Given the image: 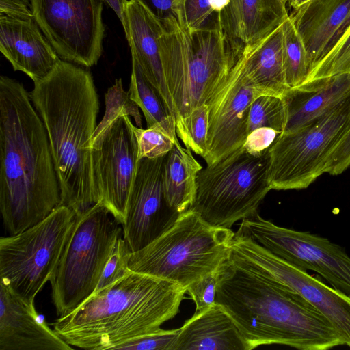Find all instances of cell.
<instances>
[{
  "mask_svg": "<svg viewBox=\"0 0 350 350\" xmlns=\"http://www.w3.org/2000/svg\"><path fill=\"white\" fill-rule=\"evenodd\" d=\"M23 85L0 77V210L8 235L37 224L62 203L46 131Z\"/></svg>",
  "mask_w": 350,
  "mask_h": 350,
  "instance_id": "1",
  "label": "cell"
},
{
  "mask_svg": "<svg viewBox=\"0 0 350 350\" xmlns=\"http://www.w3.org/2000/svg\"><path fill=\"white\" fill-rule=\"evenodd\" d=\"M29 94L46 131L62 203L82 213L99 202L90 148L99 111L92 76L59 59Z\"/></svg>",
  "mask_w": 350,
  "mask_h": 350,
  "instance_id": "2",
  "label": "cell"
},
{
  "mask_svg": "<svg viewBox=\"0 0 350 350\" xmlns=\"http://www.w3.org/2000/svg\"><path fill=\"white\" fill-rule=\"evenodd\" d=\"M219 270L216 303L230 315L250 350L273 344L300 350L342 345L329 321L296 292L229 258Z\"/></svg>",
  "mask_w": 350,
  "mask_h": 350,
  "instance_id": "3",
  "label": "cell"
},
{
  "mask_svg": "<svg viewBox=\"0 0 350 350\" xmlns=\"http://www.w3.org/2000/svg\"><path fill=\"white\" fill-rule=\"evenodd\" d=\"M186 292L174 282L130 270L52 325L73 347L114 350L174 318Z\"/></svg>",
  "mask_w": 350,
  "mask_h": 350,
  "instance_id": "4",
  "label": "cell"
},
{
  "mask_svg": "<svg viewBox=\"0 0 350 350\" xmlns=\"http://www.w3.org/2000/svg\"><path fill=\"white\" fill-rule=\"evenodd\" d=\"M163 22L160 55L177 126L194 109L207 103L238 57L218 23L191 31L174 17Z\"/></svg>",
  "mask_w": 350,
  "mask_h": 350,
  "instance_id": "5",
  "label": "cell"
},
{
  "mask_svg": "<svg viewBox=\"0 0 350 350\" xmlns=\"http://www.w3.org/2000/svg\"><path fill=\"white\" fill-rule=\"evenodd\" d=\"M234 234L230 228L209 225L188 208L163 234L130 252L128 267L132 271L174 282L187 291L229 258Z\"/></svg>",
  "mask_w": 350,
  "mask_h": 350,
  "instance_id": "6",
  "label": "cell"
},
{
  "mask_svg": "<svg viewBox=\"0 0 350 350\" xmlns=\"http://www.w3.org/2000/svg\"><path fill=\"white\" fill-rule=\"evenodd\" d=\"M122 234L121 223L101 202L76 215L70 237L49 281L59 317L70 313L92 295Z\"/></svg>",
  "mask_w": 350,
  "mask_h": 350,
  "instance_id": "7",
  "label": "cell"
},
{
  "mask_svg": "<svg viewBox=\"0 0 350 350\" xmlns=\"http://www.w3.org/2000/svg\"><path fill=\"white\" fill-rule=\"evenodd\" d=\"M268 152L262 156L243 147L198 174L196 191L189 208L209 225L230 228L256 212L271 190L268 179Z\"/></svg>",
  "mask_w": 350,
  "mask_h": 350,
  "instance_id": "8",
  "label": "cell"
},
{
  "mask_svg": "<svg viewBox=\"0 0 350 350\" xmlns=\"http://www.w3.org/2000/svg\"><path fill=\"white\" fill-rule=\"evenodd\" d=\"M75 212L60 205L37 224L0 239V279L14 293L34 304L50 281L70 237Z\"/></svg>",
  "mask_w": 350,
  "mask_h": 350,
  "instance_id": "9",
  "label": "cell"
},
{
  "mask_svg": "<svg viewBox=\"0 0 350 350\" xmlns=\"http://www.w3.org/2000/svg\"><path fill=\"white\" fill-rule=\"evenodd\" d=\"M350 124V98L318 120L282 133L268 151L271 189L308 187L325 173L329 159Z\"/></svg>",
  "mask_w": 350,
  "mask_h": 350,
  "instance_id": "10",
  "label": "cell"
},
{
  "mask_svg": "<svg viewBox=\"0 0 350 350\" xmlns=\"http://www.w3.org/2000/svg\"><path fill=\"white\" fill-rule=\"evenodd\" d=\"M229 259L241 268L298 293L329 321L342 345L350 347V296L245 236L234 234Z\"/></svg>",
  "mask_w": 350,
  "mask_h": 350,
  "instance_id": "11",
  "label": "cell"
},
{
  "mask_svg": "<svg viewBox=\"0 0 350 350\" xmlns=\"http://www.w3.org/2000/svg\"><path fill=\"white\" fill-rule=\"evenodd\" d=\"M235 234L249 237L293 265L316 272L350 296V256L327 238L277 226L257 212L241 220Z\"/></svg>",
  "mask_w": 350,
  "mask_h": 350,
  "instance_id": "12",
  "label": "cell"
},
{
  "mask_svg": "<svg viewBox=\"0 0 350 350\" xmlns=\"http://www.w3.org/2000/svg\"><path fill=\"white\" fill-rule=\"evenodd\" d=\"M33 18L57 54L90 67L102 53L103 0H31Z\"/></svg>",
  "mask_w": 350,
  "mask_h": 350,
  "instance_id": "13",
  "label": "cell"
},
{
  "mask_svg": "<svg viewBox=\"0 0 350 350\" xmlns=\"http://www.w3.org/2000/svg\"><path fill=\"white\" fill-rule=\"evenodd\" d=\"M132 124L129 116L119 117L90 144L99 202L121 224L139 163Z\"/></svg>",
  "mask_w": 350,
  "mask_h": 350,
  "instance_id": "14",
  "label": "cell"
},
{
  "mask_svg": "<svg viewBox=\"0 0 350 350\" xmlns=\"http://www.w3.org/2000/svg\"><path fill=\"white\" fill-rule=\"evenodd\" d=\"M165 157L139 161L130 193L122 237L130 252H137L169 230L181 213L172 208L163 184Z\"/></svg>",
  "mask_w": 350,
  "mask_h": 350,
  "instance_id": "15",
  "label": "cell"
},
{
  "mask_svg": "<svg viewBox=\"0 0 350 350\" xmlns=\"http://www.w3.org/2000/svg\"><path fill=\"white\" fill-rule=\"evenodd\" d=\"M260 94H262L249 83L237 60L206 103L207 148L202 157L206 165L219 162L243 146L247 135L249 108Z\"/></svg>",
  "mask_w": 350,
  "mask_h": 350,
  "instance_id": "16",
  "label": "cell"
},
{
  "mask_svg": "<svg viewBox=\"0 0 350 350\" xmlns=\"http://www.w3.org/2000/svg\"><path fill=\"white\" fill-rule=\"evenodd\" d=\"M284 0H228L218 13L225 39L239 57L288 18Z\"/></svg>",
  "mask_w": 350,
  "mask_h": 350,
  "instance_id": "17",
  "label": "cell"
},
{
  "mask_svg": "<svg viewBox=\"0 0 350 350\" xmlns=\"http://www.w3.org/2000/svg\"><path fill=\"white\" fill-rule=\"evenodd\" d=\"M31 304L0 282V350H71Z\"/></svg>",
  "mask_w": 350,
  "mask_h": 350,
  "instance_id": "18",
  "label": "cell"
},
{
  "mask_svg": "<svg viewBox=\"0 0 350 350\" xmlns=\"http://www.w3.org/2000/svg\"><path fill=\"white\" fill-rule=\"evenodd\" d=\"M122 24L132 59L137 62L176 120V111L164 77L160 55L159 36L163 31L164 22L136 1L129 0L124 4Z\"/></svg>",
  "mask_w": 350,
  "mask_h": 350,
  "instance_id": "19",
  "label": "cell"
},
{
  "mask_svg": "<svg viewBox=\"0 0 350 350\" xmlns=\"http://www.w3.org/2000/svg\"><path fill=\"white\" fill-rule=\"evenodd\" d=\"M34 18L21 19L0 14V50L14 70L34 82L45 78L59 60Z\"/></svg>",
  "mask_w": 350,
  "mask_h": 350,
  "instance_id": "20",
  "label": "cell"
},
{
  "mask_svg": "<svg viewBox=\"0 0 350 350\" xmlns=\"http://www.w3.org/2000/svg\"><path fill=\"white\" fill-rule=\"evenodd\" d=\"M289 17L305 46L309 72L350 25V0H310Z\"/></svg>",
  "mask_w": 350,
  "mask_h": 350,
  "instance_id": "21",
  "label": "cell"
},
{
  "mask_svg": "<svg viewBox=\"0 0 350 350\" xmlns=\"http://www.w3.org/2000/svg\"><path fill=\"white\" fill-rule=\"evenodd\" d=\"M172 350H250L230 315L219 304L195 312L180 328Z\"/></svg>",
  "mask_w": 350,
  "mask_h": 350,
  "instance_id": "22",
  "label": "cell"
},
{
  "mask_svg": "<svg viewBox=\"0 0 350 350\" xmlns=\"http://www.w3.org/2000/svg\"><path fill=\"white\" fill-rule=\"evenodd\" d=\"M237 62L247 80L260 93L286 98L291 92L285 78L282 25L245 50Z\"/></svg>",
  "mask_w": 350,
  "mask_h": 350,
  "instance_id": "23",
  "label": "cell"
},
{
  "mask_svg": "<svg viewBox=\"0 0 350 350\" xmlns=\"http://www.w3.org/2000/svg\"><path fill=\"white\" fill-rule=\"evenodd\" d=\"M350 98V75L330 79L309 92H291L286 97L287 120L283 133L301 128Z\"/></svg>",
  "mask_w": 350,
  "mask_h": 350,
  "instance_id": "24",
  "label": "cell"
},
{
  "mask_svg": "<svg viewBox=\"0 0 350 350\" xmlns=\"http://www.w3.org/2000/svg\"><path fill=\"white\" fill-rule=\"evenodd\" d=\"M191 150L179 141L165 155L163 165V184L170 206L182 213L192 204L196 191V178L202 169Z\"/></svg>",
  "mask_w": 350,
  "mask_h": 350,
  "instance_id": "25",
  "label": "cell"
},
{
  "mask_svg": "<svg viewBox=\"0 0 350 350\" xmlns=\"http://www.w3.org/2000/svg\"><path fill=\"white\" fill-rule=\"evenodd\" d=\"M130 98L142 109L147 128L159 127L178 142L176 120L170 113L156 89L143 75L137 62L132 59V72L129 89Z\"/></svg>",
  "mask_w": 350,
  "mask_h": 350,
  "instance_id": "26",
  "label": "cell"
},
{
  "mask_svg": "<svg viewBox=\"0 0 350 350\" xmlns=\"http://www.w3.org/2000/svg\"><path fill=\"white\" fill-rule=\"evenodd\" d=\"M341 75H350V25L329 52L310 70L299 89L294 92H312L330 79Z\"/></svg>",
  "mask_w": 350,
  "mask_h": 350,
  "instance_id": "27",
  "label": "cell"
},
{
  "mask_svg": "<svg viewBox=\"0 0 350 350\" xmlns=\"http://www.w3.org/2000/svg\"><path fill=\"white\" fill-rule=\"evenodd\" d=\"M282 29L285 78L287 85L291 92H294L299 89L308 75L307 53L289 16L282 25Z\"/></svg>",
  "mask_w": 350,
  "mask_h": 350,
  "instance_id": "28",
  "label": "cell"
},
{
  "mask_svg": "<svg viewBox=\"0 0 350 350\" xmlns=\"http://www.w3.org/2000/svg\"><path fill=\"white\" fill-rule=\"evenodd\" d=\"M287 110L286 98L269 94L257 96L249 108L247 134L261 127L271 128L283 133L287 120Z\"/></svg>",
  "mask_w": 350,
  "mask_h": 350,
  "instance_id": "29",
  "label": "cell"
},
{
  "mask_svg": "<svg viewBox=\"0 0 350 350\" xmlns=\"http://www.w3.org/2000/svg\"><path fill=\"white\" fill-rule=\"evenodd\" d=\"M105 114L96 126L90 144L98 138L117 118L127 116L133 118L135 126L142 128V116L138 105L130 98L123 88L121 78L116 79L105 95Z\"/></svg>",
  "mask_w": 350,
  "mask_h": 350,
  "instance_id": "30",
  "label": "cell"
},
{
  "mask_svg": "<svg viewBox=\"0 0 350 350\" xmlns=\"http://www.w3.org/2000/svg\"><path fill=\"white\" fill-rule=\"evenodd\" d=\"M228 0H179L175 8L178 23L191 31L217 23L218 13Z\"/></svg>",
  "mask_w": 350,
  "mask_h": 350,
  "instance_id": "31",
  "label": "cell"
},
{
  "mask_svg": "<svg viewBox=\"0 0 350 350\" xmlns=\"http://www.w3.org/2000/svg\"><path fill=\"white\" fill-rule=\"evenodd\" d=\"M208 107L206 104L194 109L180 124L176 126L177 136L186 148L203 157L206 152Z\"/></svg>",
  "mask_w": 350,
  "mask_h": 350,
  "instance_id": "32",
  "label": "cell"
},
{
  "mask_svg": "<svg viewBox=\"0 0 350 350\" xmlns=\"http://www.w3.org/2000/svg\"><path fill=\"white\" fill-rule=\"evenodd\" d=\"M132 129L137 142L139 161L163 157L176 143L165 131L159 127L143 129L132 124Z\"/></svg>",
  "mask_w": 350,
  "mask_h": 350,
  "instance_id": "33",
  "label": "cell"
},
{
  "mask_svg": "<svg viewBox=\"0 0 350 350\" xmlns=\"http://www.w3.org/2000/svg\"><path fill=\"white\" fill-rule=\"evenodd\" d=\"M129 253L128 246L122 234L116 242L94 293L111 285L130 271L128 267Z\"/></svg>",
  "mask_w": 350,
  "mask_h": 350,
  "instance_id": "34",
  "label": "cell"
},
{
  "mask_svg": "<svg viewBox=\"0 0 350 350\" xmlns=\"http://www.w3.org/2000/svg\"><path fill=\"white\" fill-rule=\"evenodd\" d=\"M179 330L180 328L169 330L160 328L122 343L114 350H172Z\"/></svg>",
  "mask_w": 350,
  "mask_h": 350,
  "instance_id": "35",
  "label": "cell"
},
{
  "mask_svg": "<svg viewBox=\"0 0 350 350\" xmlns=\"http://www.w3.org/2000/svg\"><path fill=\"white\" fill-rule=\"evenodd\" d=\"M220 267L191 284L187 288L196 304L195 312H202L215 305Z\"/></svg>",
  "mask_w": 350,
  "mask_h": 350,
  "instance_id": "36",
  "label": "cell"
},
{
  "mask_svg": "<svg viewBox=\"0 0 350 350\" xmlns=\"http://www.w3.org/2000/svg\"><path fill=\"white\" fill-rule=\"evenodd\" d=\"M280 134L279 131L268 127L254 129L247 134L242 147L252 155L262 156L269 151Z\"/></svg>",
  "mask_w": 350,
  "mask_h": 350,
  "instance_id": "37",
  "label": "cell"
},
{
  "mask_svg": "<svg viewBox=\"0 0 350 350\" xmlns=\"http://www.w3.org/2000/svg\"><path fill=\"white\" fill-rule=\"evenodd\" d=\"M350 167V124L334 149L327 165L325 173L332 176L341 174Z\"/></svg>",
  "mask_w": 350,
  "mask_h": 350,
  "instance_id": "38",
  "label": "cell"
},
{
  "mask_svg": "<svg viewBox=\"0 0 350 350\" xmlns=\"http://www.w3.org/2000/svg\"><path fill=\"white\" fill-rule=\"evenodd\" d=\"M0 14L29 19L33 18L31 0H0Z\"/></svg>",
  "mask_w": 350,
  "mask_h": 350,
  "instance_id": "39",
  "label": "cell"
},
{
  "mask_svg": "<svg viewBox=\"0 0 350 350\" xmlns=\"http://www.w3.org/2000/svg\"><path fill=\"white\" fill-rule=\"evenodd\" d=\"M162 21L176 18L175 8L179 0H135Z\"/></svg>",
  "mask_w": 350,
  "mask_h": 350,
  "instance_id": "40",
  "label": "cell"
},
{
  "mask_svg": "<svg viewBox=\"0 0 350 350\" xmlns=\"http://www.w3.org/2000/svg\"><path fill=\"white\" fill-rule=\"evenodd\" d=\"M105 1L109 7H111L113 10L116 14L117 16L120 19L122 23L123 21V14H124V4L127 0H103Z\"/></svg>",
  "mask_w": 350,
  "mask_h": 350,
  "instance_id": "41",
  "label": "cell"
},
{
  "mask_svg": "<svg viewBox=\"0 0 350 350\" xmlns=\"http://www.w3.org/2000/svg\"><path fill=\"white\" fill-rule=\"evenodd\" d=\"M309 1L310 0H290L287 3L291 8V10H293L301 7V5L306 3Z\"/></svg>",
  "mask_w": 350,
  "mask_h": 350,
  "instance_id": "42",
  "label": "cell"
},
{
  "mask_svg": "<svg viewBox=\"0 0 350 350\" xmlns=\"http://www.w3.org/2000/svg\"><path fill=\"white\" fill-rule=\"evenodd\" d=\"M286 3H288L290 0H284Z\"/></svg>",
  "mask_w": 350,
  "mask_h": 350,
  "instance_id": "43",
  "label": "cell"
}]
</instances>
